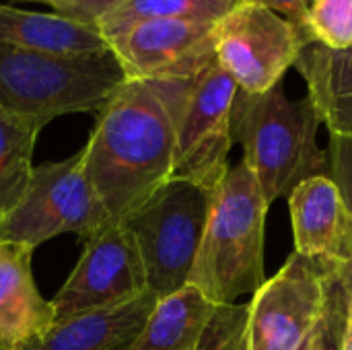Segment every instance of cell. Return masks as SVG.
<instances>
[{"mask_svg":"<svg viewBox=\"0 0 352 350\" xmlns=\"http://www.w3.org/2000/svg\"><path fill=\"white\" fill-rule=\"evenodd\" d=\"M194 78H128L97 113L82 159L111 223L171 179L177 118Z\"/></svg>","mask_w":352,"mask_h":350,"instance_id":"6da1fadb","label":"cell"},{"mask_svg":"<svg viewBox=\"0 0 352 350\" xmlns=\"http://www.w3.org/2000/svg\"><path fill=\"white\" fill-rule=\"evenodd\" d=\"M322 118L305 95L291 99L283 83L266 93L237 89L231 136L243 149V163L256 175L268 204L289 196L301 182L324 175L328 153L318 144Z\"/></svg>","mask_w":352,"mask_h":350,"instance_id":"7a4b0ae2","label":"cell"},{"mask_svg":"<svg viewBox=\"0 0 352 350\" xmlns=\"http://www.w3.org/2000/svg\"><path fill=\"white\" fill-rule=\"evenodd\" d=\"M270 204L250 167H229L212 192L202 243L188 285L214 305L254 295L264 283V229Z\"/></svg>","mask_w":352,"mask_h":350,"instance_id":"3957f363","label":"cell"},{"mask_svg":"<svg viewBox=\"0 0 352 350\" xmlns=\"http://www.w3.org/2000/svg\"><path fill=\"white\" fill-rule=\"evenodd\" d=\"M126 80L111 50L56 54L0 43V107L41 126L66 113H99Z\"/></svg>","mask_w":352,"mask_h":350,"instance_id":"277c9868","label":"cell"},{"mask_svg":"<svg viewBox=\"0 0 352 350\" xmlns=\"http://www.w3.org/2000/svg\"><path fill=\"white\" fill-rule=\"evenodd\" d=\"M212 192L184 179H169L122 221L136 241L146 287L157 299L188 285L202 243Z\"/></svg>","mask_w":352,"mask_h":350,"instance_id":"5b68a950","label":"cell"},{"mask_svg":"<svg viewBox=\"0 0 352 350\" xmlns=\"http://www.w3.org/2000/svg\"><path fill=\"white\" fill-rule=\"evenodd\" d=\"M109 223L111 219L85 173L80 149L64 161L41 163L33 169L27 194L0 221V237L35 250L64 233L89 241Z\"/></svg>","mask_w":352,"mask_h":350,"instance_id":"8992f818","label":"cell"},{"mask_svg":"<svg viewBox=\"0 0 352 350\" xmlns=\"http://www.w3.org/2000/svg\"><path fill=\"white\" fill-rule=\"evenodd\" d=\"M309 43L301 29L260 0H239L214 23V60L250 95L283 83Z\"/></svg>","mask_w":352,"mask_h":350,"instance_id":"52a82bcc","label":"cell"},{"mask_svg":"<svg viewBox=\"0 0 352 350\" xmlns=\"http://www.w3.org/2000/svg\"><path fill=\"white\" fill-rule=\"evenodd\" d=\"M340 264L297 252L252 295L245 350H295L318 322Z\"/></svg>","mask_w":352,"mask_h":350,"instance_id":"ba28073f","label":"cell"},{"mask_svg":"<svg viewBox=\"0 0 352 350\" xmlns=\"http://www.w3.org/2000/svg\"><path fill=\"white\" fill-rule=\"evenodd\" d=\"M235 95V80L217 60L192 80L177 118L171 179L217 190L229 171V151L233 146L231 109Z\"/></svg>","mask_w":352,"mask_h":350,"instance_id":"9c48e42d","label":"cell"},{"mask_svg":"<svg viewBox=\"0 0 352 350\" xmlns=\"http://www.w3.org/2000/svg\"><path fill=\"white\" fill-rule=\"evenodd\" d=\"M144 293L148 287L136 241L122 223H109L85 241L80 260L52 299L54 322L116 307Z\"/></svg>","mask_w":352,"mask_h":350,"instance_id":"30bf717a","label":"cell"},{"mask_svg":"<svg viewBox=\"0 0 352 350\" xmlns=\"http://www.w3.org/2000/svg\"><path fill=\"white\" fill-rule=\"evenodd\" d=\"M128 78L198 76L214 62V23L151 19L107 37Z\"/></svg>","mask_w":352,"mask_h":350,"instance_id":"8fae6325","label":"cell"},{"mask_svg":"<svg viewBox=\"0 0 352 350\" xmlns=\"http://www.w3.org/2000/svg\"><path fill=\"white\" fill-rule=\"evenodd\" d=\"M287 200L297 254L352 264V210L330 175L301 182Z\"/></svg>","mask_w":352,"mask_h":350,"instance_id":"7c38bea8","label":"cell"},{"mask_svg":"<svg viewBox=\"0 0 352 350\" xmlns=\"http://www.w3.org/2000/svg\"><path fill=\"white\" fill-rule=\"evenodd\" d=\"M33 250L0 237V350H21L54 326V305L33 278Z\"/></svg>","mask_w":352,"mask_h":350,"instance_id":"4fadbf2b","label":"cell"},{"mask_svg":"<svg viewBox=\"0 0 352 350\" xmlns=\"http://www.w3.org/2000/svg\"><path fill=\"white\" fill-rule=\"evenodd\" d=\"M157 297L148 291L128 303L85 311L54 326L21 350H128L144 328Z\"/></svg>","mask_w":352,"mask_h":350,"instance_id":"5bb4252c","label":"cell"},{"mask_svg":"<svg viewBox=\"0 0 352 350\" xmlns=\"http://www.w3.org/2000/svg\"><path fill=\"white\" fill-rule=\"evenodd\" d=\"M295 68L330 136L352 138V47L328 50L309 43Z\"/></svg>","mask_w":352,"mask_h":350,"instance_id":"9a60e30c","label":"cell"},{"mask_svg":"<svg viewBox=\"0 0 352 350\" xmlns=\"http://www.w3.org/2000/svg\"><path fill=\"white\" fill-rule=\"evenodd\" d=\"M0 43L56 54H97L109 50L97 27L58 12L21 10L0 4Z\"/></svg>","mask_w":352,"mask_h":350,"instance_id":"2e32d148","label":"cell"},{"mask_svg":"<svg viewBox=\"0 0 352 350\" xmlns=\"http://www.w3.org/2000/svg\"><path fill=\"white\" fill-rule=\"evenodd\" d=\"M219 305L196 287L157 299L144 328L128 350H200Z\"/></svg>","mask_w":352,"mask_h":350,"instance_id":"e0dca14e","label":"cell"},{"mask_svg":"<svg viewBox=\"0 0 352 350\" xmlns=\"http://www.w3.org/2000/svg\"><path fill=\"white\" fill-rule=\"evenodd\" d=\"M41 124L0 107V221L16 208L33 177V151Z\"/></svg>","mask_w":352,"mask_h":350,"instance_id":"ac0fdd59","label":"cell"},{"mask_svg":"<svg viewBox=\"0 0 352 350\" xmlns=\"http://www.w3.org/2000/svg\"><path fill=\"white\" fill-rule=\"evenodd\" d=\"M239 0H118L99 21L97 29L109 35L151 19H186L200 23H217Z\"/></svg>","mask_w":352,"mask_h":350,"instance_id":"d6986e66","label":"cell"},{"mask_svg":"<svg viewBox=\"0 0 352 350\" xmlns=\"http://www.w3.org/2000/svg\"><path fill=\"white\" fill-rule=\"evenodd\" d=\"M349 299H351L349 272H346V264H340L336 276L330 283L326 303L322 307L318 322L295 350H340L346 314H349Z\"/></svg>","mask_w":352,"mask_h":350,"instance_id":"ffe728a7","label":"cell"},{"mask_svg":"<svg viewBox=\"0 0 352 350\" xmlns=\"http://www.w3.org/2000/svg\"><path fill=\"white\" fill-rule=\"evenodd\" d=\"M307 37L328 50L352 47V0H311Z\"/></svg>","mask_w":352,"mask_h":350,"instance_id":"44dd1931","label":"cell"},{"mask_svg":"<svg viewBox=\"0 0 352 350\" xmlns=\"http://www.w3.org/2000/svg\"><path fill=\"white\" fill-rule=\"evenodd\" d=\"M330 177L338 186L344 202L352 210V138L330 136Z\"/></svg>","mask_w":352,"mask_h":350,"instance_id":"7402d4cb","label":"cell"},{"mask_svg":"<svg viewBox=\"0 0 352 350\" xmlns=\"http://www.w3.org/2000/svg\"><path fill=\"white\" fill-rule=\"evenodd\" d=\"M260 2L272 8L274 12H278L280 17H285L287 21H291L297 29H301L307 35V14H309L311 0H260Z\"/></svg>","mask_w":352,"mask_h":350,"instance_id":"603a6c76","label":"cell"},{"mask_svg":"<svg viewBox=\"0 0 352 350\" xmlns=\"http://www.w3.org/2000/svg\"><path fill=\"white\" fill-rule=\"evenodd\" d=\"M118 0H70L72 19L97 27V21L116 4Z\"/></svg>","mask_w":352,"mask_h":350,"instance_id":"cb8c5ba5","label":"cell"},{"mask_svg":"<svg viewBox=\"0 0 352 350\" xmlns=\"http://www.w3.org/2000/svg\"><path fill=\"white\" fill-rule=\"evenodd\" d=\"M346 272H349V283H351V299H349V314H346L340 350H352V264H346Z\"/></svg>","mask_w":352,"mask_h":350,"instance_id":"d4e9b609","label":"cell"},{"mask_svg":"<svg viewBox=\"0 0 352 350\" xmlns=\"http://www.w3.org/2000/svg\"><path fill=\"white\" fill-rule=\"evenodd\" d=\"M27 2L45 4V6L54 8V12H58V14H64V17L72 19V4H70V0H27Z\"/></svg>","mask_w":352,"mask_h":350,"instance_id":"484cf974","label":"cell"}]
</instances>
